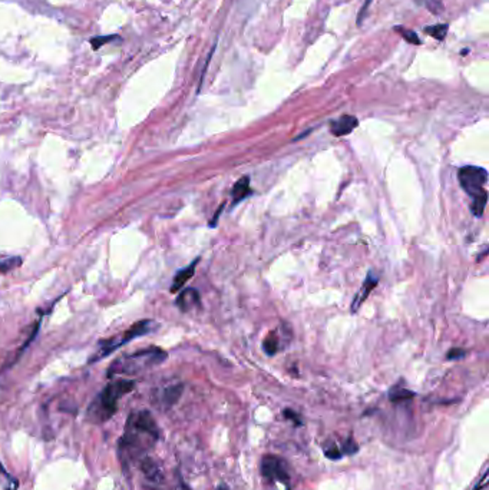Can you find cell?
Wrapping results in <instances>:
<instances>
[{
  "label": "cell",
  "instance_id": "obj_1",
  "mask_svg": "<svg viewBox=\"0 0 489 490\" xmlns=\"http://www.w3.org/2000/svg\"><path fill=\"white\" fill-rule=\"evenodd\" d=\"M158 439L160 429L152 414L147 410L135 412L131 413L127 420L125 433L119 443V449H127L129 454L141 453Z\"/></svg>",
  "mask_w": 489,
  "mask_h": 490
},
{
  "label": "cell",
  "instance_id": "obj_2",
  "mask_svg": "<svg viewBox=\"0 0 489 490\" xmlns=\"http://www.w3.org/2000/svg\"><path fill=\"white\" fill-rule=\"evenodd\" d=\"M134 387V380H116L110 383L92 401V405L88 410L90 420L96 423L107 422V420H110L116 413L119 398L131 393Z\"/></svg>",
  "mask_w": 489,
  "mask_h": 490
},
{
  "label": "cell",
  "instance_id": "obj_3",
  "mask_svg": "<svg viewBox=\"0 0 489 490\" xmlns=\"http://www.w3.org/2000/svg\"><path fill=\"white\" fill-rule=\"evenodd\" d=\"M168 354L160 347H148L132 354L116 359L108 369V377L116 374H136L151 367L158 365L167 360Z\"/></svg>",
  "mask_w": 489,
  "mask_h": 490
},
{
  "label": "cell",
  "instance_id": "obj_4",
  "mask_svg": "<svg viewBox=\"0 0 489 490\" xmlns=\"http://www.w3.org/2000/svg\"><path fill=\"white\" fill-rule=\"evenodd\" d=\"M154 330V323L151 320H143L135 323L129 330L124 331L122 334L114 336L108 340L101 341L99 347L96 350V353L90 359V363H96L101 361L103 357H108L110 354H112L116 348L122 347L124 344L132 341L136 337H141L144 334H148Z\"/></svg>",
  "mask_w": 489,
  "mask_h": 490
},
{
  "label": "cell",
  "instance_id": "obj_5",
  "mask_svg": "<svg viewBox=\"0 0 489 490\" xmlns=\"http://www.w3.org/2000/svg\"><path fill=\"white\" fill-rule=\"evenodd\" d=\"M459 182L466 194L472 198H477L485 194L486 189L483 188L488 182V172L483 168L466 165L459 169Z\"/></svg>",
  "mask_w": 489,
  "mask_h": 490
},
{
  "label": "cell",
  "instance_id": "obj_6",
  "mask_svg": "<svg viewBox=\"0 0 489 490\" xmlns=\"http://www.w3.org/2000/svg\"><path fill=\"white\" fill-rule=\"evenodd\" d=\"M260 470H261V475L271 482H280L284 484L289 483L290 476L287 471V466L280 458L270 456V454L269 456H264L261 459Z\"/></svg>",
  "mask_w": 489,
  "mask_h": 490
},
{
  "label": "cell",
  "instance_id": "obj_7",
  "mask_svg": "<svg viewBox=\"0 0 489 490\" xmlns=\"http://www.w3.org/2000/svg\"><path fill=\"white\" fill-rule=\"evenodd\" d=\"M359 127V120L353 115H343L330 124V131L336 136H346Z\"/></svg>",
  "mask_w": 489,
  "mask_h": 490
},
{
  "label": "cell",
  "instance_id": "obj_8",
  "mask_svg": "<svg viewBox=\"0 0 489 490\" xmlns=\"http://www.w3.org/2000/svg\"><path fill=\"white\" fill-rule=\"evenodd\" d=\"M377 283H379V278L375 275V273L371 271V273L368 274V277H366L364 283H363V286L360 287L359 292H357L356 297H355V300H353L352 307H351L352 312H357V310L360 308V306L363 304V301H364L366 299H368L369 294H371V292L375 290V287L377 286Z\"/></svg>",
  "mask_w": 489,
  "mask_h": 490
},
{
  "label": "cell",
  "instance_id": "obj_9",
  "mask_svg": "<svg viewBox=\"0 0 489 490\" xmlns=\"http://www.w3.org/2000/svg\"><path fill=\"white\" fill-rule=\"evenodd\" d=\"M198 262H200V258L194 259L193 262H191L189 266H187L185 268H183L181 271H178V273L176 274V277H174L172 286H171V288H169L171 292H178V291L187 284L188 279H191V277H193V275L196 274V267H197Z\"/></svg>",
  "mask_w": 489,
  "mask_h": 490
},
{
  "label": "cell",
  "instance_id": "obj_10",
  "mask_svg": "<svg viewBox=\"0 0 489 490\" xmlns=\"http://www.w3.org/2000/svg\"><path fill=\"white\" fill-rule=\"evenodd\" d=\"M200 306V294L197 290L194 288H187L184 291L180 292L178 299H177V307L183 311L187 312L191 308H194Z\"/></svg>",
  "mask_w": 489,
  "mask_h": 490
},
{
  "label": "cell",
  "instance_id": "obj_11",
  "mask_svg": "<svg viewBox=\"0 0 489 490\" xmlns=\"http://www.w3.org/2000/svg\"><path fill=\"white\" fill-rule=\"evenodd\" d=\"M250 177H242L241 180H238L231 191V197H233V204H238L241 202L244 198L250 195Z\"/></svg>",
  "mask_w": 489,
  "mask_h": 490
},
{
  "label": "cell",
  "instance_id": "obj_12",
  "mask_svg": "<svg viewBox=\"0 0 489 490\" xmlns=\"http://www.w3.org/2000/svg\"><path fill=\"white\" fill-rule=\"evenodd\" d=\"M183 384H176V386H169L164 390V394H163V401L165 403L167 407H171L174 406L178 401V398L181 397L183 394Z\"/></svg>",
  "mask_w": 489,
  "mask_h": 490
},
{
  "label": "cell",
  "instance_id": "obj_13",
  "mask_svg": "<svg viewBox=\"0 0 489 490\" xmlns=\"http://www.w3.org/2000/svg\"><path fill=\"white\" fill-rule=\"evenodd\" d=\"M449 26L446 23H439V25H432L425 28V33H428L429 36L435 38L436 41H444L446 38Z\"/></svg>",
  "mask_w": 489,
  "mask_h": 490
},
{
  "label": "cell",
  "instance_id": "obj_14",
  "mask_svg": "<svg viewBox=\"0 0 489 490\" xmlns=\"http://www.w3.org/2000/svg\"><path fill=\"white\" fill-rule=\"evenodd\" d=\"M415 397V393L408 390V389H404V387H399V386H395L391 392H389V398L391 401H393V403H399V401H405V400H409Z\"/></svg>",
  "mask_w": 489,
  "mask_h": 490
},
{
  "label": "cell",
  "instance_id": "obj_15",
  "mask_svg": "<svg viewBox=\"0 0 489 490\" xmlns=\"http://www.w3.org/2000/svg\"><path fill=\"white\" fill-rule=\"evenodd\" d=\"M263 348H264L266 354H269V356H274L278 352V337L275 332H270V334L264 339Z\"/></svg>",
  "mask_w": 489,
  "mask_h": 490
},
{
  "label": "cell",
  "instance_id": "obj_16",
  "mask_svg": "<svg viewBox=\"0 0 489 490\" xmlns=\"http://www.w3.org/2000/svg\"><path fill=\"white\" fill-rule=\"evenodd\" d=\"M395 30L400 34V36L402 38H404L406 42H409V43H412V45H421V39H419V36H417V34L413 32V30H409V29H406V28H404V26H396L395 28Z\"/></svg>",
  "mask_w": 489,
  "mask_h": 490
},
{
  "label": "cell",
  "instance_id": "obj_17",
  "mask_svg": "<svg viewBox=\"0 0 489 490\" xmlns=\"http://www.w3.org/2000/svg\"><path fill=\"white\" fill-rule=\"evenodd\" d=\"M486 202H488V192H485V194H482V195L474 198V202H472V213H474L475 217H482V215H483Z\"/></svg>",
  "mask_w": 489,
  "mask_h": 490
},
{
  "label": "cell",
  "instance_id": "obj_18",
  "mask_svg": "<svg viewBox=\"0 0 489 490\" xmlns=\"http://www.w3.org/2000/svg\"><path fill=\"white\" fill-rule=\"evenodd\" d=\"M340 447H342L340 450H342V453H343V456H344V454H355V453H357V450H359V446H357V443L355 442L353 436H348Z\"/></svg>",
  "mask_w": 489,
  "mask_h": 490
},
{
  "label": "cell",
  "instance_id": "obj_19",
  "mask_svg": "<svg viewBox=\"0 0 489 490\" xmlns=\"http://www.w3.org/2000/svg\"><path fill=\"white\" fill-rule=\"evenodd\" d=\"M424 5L428 8V10L430 13H433L436 16H439L445 10L442 0H424Z\"/></svg>",
  "mask_w": 489,
  "mask_h": 490
},
{
  "label": "cell",
  "instance_id": "obj_20",
  "mask_svg": "<svg viewBox=\"0 0 489 490\" xmlns=\"http://www.w3.org/2000/svg\"><path fill=\"white\" fill-rule=\"evenodd\" d=\"M324 456L331 460H339L343 458V453L337 446H331L329 449H324Z\"/></svg>",
  "mask_w": 489,
  "mask_h": 490
},
{
  "label": "cell",
  "instance_id": "obj_21",
  "mask_svg": "<svg viewBox=\"0 0 489 490\" xmlns=\"http://www.w3.org/2000/svg\"><path fill=\"white\" fill-rule=\"evenodd\" d=\"M466 356V352L464 348H459V347H453L449 350V353H448V360H461Z\"/></svg>",
  "mask_w": 489,
  "mask_h": 490
},
{
  "label": "cell",
  "instance_id": "obj_22",
  "mask_svg": "<svg viewBox=\"0 0 489 490\" xmlns=\"http://www.w3.org/2000/svg\"><path fill=\"white\" fill-rule=\"evenodd\" d=\"M283 414H284L286 418L291 420V422H293L295 426H302V425H303L302 417H300L299 414H297L295 412H293V410H290V409H286V410H283Z\"/></svg>",
  "mask_w": 489,
  "mask_h": 490
},
{
  "label": "cell",
  "instance_id": "obj_23",
  "mask_svg": "<svg viewBox=\"0 0 489 490\" xmlns=\"http://www.w3.org/2000/svg\"><path fill=\"white\" fill-rule=\"evenodd\" d=\"M114 39H118V38H116V36H107V38L101 36V38H94V39L91 41V43H92V47H94V49H99L103 43H108L110 41H114Z\"/></svg>",
  "mask_w": 489,
  "mask_h": 490
},
{
  "label": "cell",
  "instance_id": "obj_24",
  "mask_svg": "<svg viewBox=\"0 0 489 490\" xmlns=\"http://www.w3.org/2000/svg\"><path fill=\"white\" fill-rule=\"evenodd\" d=\"M371 3H372V0H364V5L362 6V9H360V13H359V17H357V25H359V26L362 25V21L364 19V16H366V13H368V8L371 6Z\"/></svg>",
  "mask_w": 489,
  "mask_h": 490
},
{
  "label": "cell",
  "instance_id": "obj_25",
  "mask_svg": "<svg viewBox=\"0 0 489 490\" xmlns=\"http://www.w3.org/2000/svg\"><path fill=\"white\" fill-rule=\"evenodd\" d=\"M216 490H230V487L229 486H227V484H220Z\"/></svg>",
  "mask_w": 489,
  "mask_h": 490
},
{
  "label": "cell",
  "instance_id": "obj_26",
  "mask_svg": "<svg viewBox=\"0 0 489 490\" xmlns=\"http://www.w3.org/2000/svg\"><path fill=\"white\" fill-rule=\"evenodd\" d=\"M181 490H189V487L185 484H181Z\"/></svg>",
  "mask_w": 489,
  "mask_h": 490
}]
</instances>
